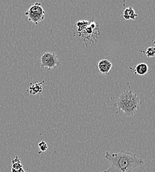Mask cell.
<instances>
[{"label": "cell", "instance_id": "cell-2", "mask_svg": "<svg viewBox=\"0 0 155 172\" xmlns=\"http://www.w3.org/2000/svg\"><path fill=\"white\" fill-rule=\"evenodd\" d=\"M77 32L85 46L95 44L101 37L98 23L90 20H81L76 23Z\"/></svg>", "mask_w": 155, "mask_h": 172}, {"label": "cell", "instance_id": "cell-3", "mask_svg": "<svg viewBox=\"0 0 155 172\" xmlns=\"http://www.w3.org/2000/svg\"><path fill=\"white\" fill-rule=\"evenodd\" d=\"M141 105V101L139 97L131 90L123 91L114 104L118 111H121L129 116L134 115L139 109Z\"/></svg>", "mask_w": 155, "mask_h": 172}, {"label": "cell", "instance_id": "cell-11", "mask_svg": "<svg viewBox=\"0 0 155 172\" xmlns=\"http://www.w3.org/2000/svg\"><path fill=\"white\" fill-rule=\"evenodd\" d=\"M145 54L147 55V57L148 58H153L155 57V47H151L147 48Z\"/></svg>", "mask_w": 155, "mask_h": 172}, {"label": "cell", "instance_id": "cell-1", "mask_svg": "<svg viewBox=\"0 0 155 172\" xmlns=\"http://www.w3.org/2000/svg\"><path fill=\"white\" fill-rule=\"evenodd\" d=\"M104 158L110 164L109 168L104 172H131L144 164V161L137 158L135 154L125 150L118 153L106 152Z\"/></svg>", "mask_w": 155, "mask_h": 172}, {"label": "cell", "instance_id": "cell-12", "mask_svg": "<svg viewBox=\"0 0 155 172\" xmlns=\"http://www.w3.org/2000/svg\"><path fill=\"white\" fill-rule=\"evenodd\" d=\"M38 147L40 148V150L42 152H46L48 148V144H46V142H44V141H41L40 142L38 143Z\"/></svg>", "mask_w": 155, "mask_h": 172}, {"label": "cell", "instance_id": "cell-9", "mask_svg": "<svg viewBox=\"0 0 155 172\" xmlns=\"http://www.w3.org/2000/svg\"><path fill=\"white\" fill-rule=\"evenodd\" d=\"M12 172H26L21 164V160L18 156H16L12 160Z\"/></svg>", "mask_w": 155, "mask_h": 172}, {"label": "cell", "instance_id": "cell-5", "mask_svg": "<svg viewBox=\"0 0 155 172\" xmlns=\"http://www.w3.org/2000/svg\"><path fill=\"white\" fill-rule=\"evenodd\" d=\"M59 63L58 57L55 52H46L44 53L40 58V66L44 69H53L56 67Z\"/></svg>", "mask_w": 155, "mask_h": 172}, {"label": "cell", "instance_id": "cell-4", "mask_svg": "<svg viewBox=\"0 0 155 172\" xmlns=\"http://www.w3.org/2000/svg\"><path fill=\"white\" fill-rule=\"evenodd\" d=\"M30 21L35 24H38L44 19L45 12L40 3H35L32 5L30 8L25 13Z\"/></svg>", "mask_w": 155, "mask_h": 172}, {"label": "cell", "instance_id": "cell-13", "mask_svg": "<svg viewBox=\"0 0 155 172\" xmlns=\"http://www.w3.org/2000/svg\"><path fill=\"white\" fill-rule=\"evenodd\" d=\"M153 43L154 44V45H155V36L153 38Z\"/></svg>", "mask_w": 155, "mask_h": 172}, {"label": "cell", "instance_id": "cell-6", "mask_svg": "<svg viewBox=\"0 0 155 172\" xmlns=\"http://www.w3.org/2000/svg\"><path fill=\"white\" fill-rule=\"evenodd\" d=\"M112 63L107 59H102L98 63V68L101 73L107 74L112 69Z\"/></svg>", "mask_w": 155, "mask_h": 172}, {"label": "cell", "instance_id": "cell-8", "mask_svg": "<svg viewBox=\"0 0 155 172\" xmlns=\"http://www.w3.org/2000/svg\"><path fill=\"white\" fill-rule=\"evenodd\" d=\"M131 69H134L132 70L135 74L139 76H144L148 71V66L145 63H139L137 65H136L134 68H131Z\"/></svg>", "mask_w": 155, "mask_h": 172}, {"label": "cell", "instance_id": "cell-7", "mask_svg": "<svg viewBox=\"0 0 155 172\" xmlns=\"http://www.w3.org/2000/svg\"><path fill=\"white\" fill-rule=\"evenodd\" d=\"M44 81H35V83H31V86L29 87V90H27L30 94L33 96L38 95V94H40L42 91V88L44 86Z\"/></svg>", "mask_w": 155, "mask_h": 172}, {"label": "cell", "instance_id": "cell-10", "mask_svg": "<svg viewBox=\"0 0 155 172\" xmlns=\"http://www.w3.org/2000/svg\"><path fill=\"white\" fill-rule=\"evenodd\" d=\"M137 17V14L135 13V10L132 7H128L125 9L123 12V17L125 20L132 19L134 20Z\"/></svg>", "mask_w": 155, "mask_h": 172}]
</instances>
